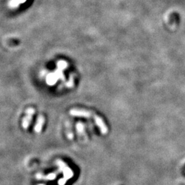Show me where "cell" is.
<instances>
[{"mask_svg": "<svg viewBox=\"0 0 185 185\" xmlns=\"http://www.w3.org/2000/svg\"><path fill=\"white\" fill-rule=\"evenodd\" d=\"M57 164L59 166L60 169L63 173V178L59 180V185H65L66 181L71 179L74 176V172L62 160H58L56 161Z\"/></svg>", "mask_w": 185, "mask_h": 185, "instance_id": "cell-1", "label": "cell"}, {"mask_svg": "<svg viewBox=\"0 0 185 185\" xmlns=\"http://www.w3.org/2000/svg\"><path fill=\"white\" fill-rule=\"evenodd\" d=\"M71 115L74 117H84V118H92L94 120L96 119V117L98 116L97 115L95 114L94 112H92L91 111H88L86 109H80V108H73L71 109L70 112H69Z\"/></svg>", "mask_w": 185, "mask_h": 185, "instance_id": "cell-2", "label": "cell"}, {"mask_svg": "<svg viewBox=\"0 0 185 185\" xmlns=\"http://www.w3.org/2000/svg\"><path fill=\"white\" fill-rule=\"evenodd\" d=\"M35 113V110L33 108H29L26 111V114L22 120V127L24 129H28L32 120V117Z\"/></svg>", "mask_w": 185, "mask_h": 185, "instance_id": "cell-3", "label": "cell"}, {"mask_svg": "<svg viewBox=\"0 0 185 185\" xmlns=\"http://www.w3.org/2000/svg\"><path fill=\"white\" fill-rule=\"evenodd\" d=\"M44 123H45L44 117H43L41 115H39L38 118H37L36 125H35V127H34V130H35V132L36 133L41 132L43 126V125H44Z\"/></svg>", "mask_w": 185, "mask_h": 185, "instance_id": "cell-4", "label": "cell"}, {"mask_svg": "<svg viewBox=\"0 0 185 185\" xmlns=\"http://www.w3.org/2000/svg\"><path fill=\"white\" fill-rule=\"evenodd\" d=\"M57 173H49L47 175H43V174H37L36 178L38 179H43V180H53L56 178Z\"/></svg>", "mask_w": 185, "mask_h": 185, "instance_id": "cell-5", "label": "cell"}, {"mask_svg": "<svg viewBox=\"0 0 185 185\" xmlns=\"http://www.w3.org/2000/svg\"><path fill=\"white\" fill-rule=\"evenodd\" d=\"M66 137L69 140H72L74 138V134L71 130V123L67 121L66 122Z\"/></svg>", "mask_w": 185, "mask_h": 185, "instance_id": "cell-6", "label": "cell"}, {"mask_svg": "<svg viewBox=\"0 0 185 185\" xmlns=\"http://www.w3.org/2000/svg\"><path fill=\"white\" fill-rule=\"evenodd\" d=\"M26 0H12L10 2V6L13 8L17 7V6H19L20 4H21V3L25 2Z\"/></svg>", "mask_w": 185, "mask_h": 185, "instance_id": "cell-7", "label": "cell"}, {"mask_svg": "<svg viewBox=\"0 0 185 185\" xmlns=\"http://www.w3.org/2000/svg\"><path fill=\"white\" fill-rule=\"evenodd\" d=\"M39 185H44V184H39Z\"/></svg>", "mask_w": 185, "mask_h": 185, "instance_id": "cell-8", "label": "cell"}]
</instances>
